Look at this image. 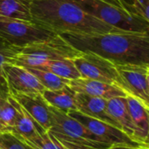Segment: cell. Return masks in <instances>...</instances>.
I'll return each mask as SVG.
<instances>
[{
	"label": "cell",
	"instance_id": "1",
	"mask_svg": "<svg viewBox=\"0 0 149 149\" xmlns=\"http://www.w3.org/2000/svg\"><path fill=\"white\" fill-rule=\"evenodd\" d=\"M59 35L80 52L97 54L115 65L149 64V33L121 31L83 35L63 32Z\"/></svg>",
	"mask_w": 149,
	"mask_h": 149
},
{
	"label": "cell",
	"instance_id": "2",
	"mask_svg": "<svg viewBox=\"0 0 149 149\" xmlns=\"http://www.w3.org/2000/svg\"><path fill=\"white\" fill-rule=\"evenodd\" d=\"M31 14L33 20L58 34L96 35L124 31L91 16L72 0H31Z\"/></svg>",
	"mask_w": 149,
	"mask_h": 149
},
{
	"label": "cell",
	"instance_id": "3",
	"mask_svg": "<svg viewBox=\"0 0 149 149\" xmlns=\"http://www.w3.org/2000/svg\"><path fill=\"white\" fill-rule=\"evenodd\" d=\"M50 114L51 127L48 133L65 149L110 148L66 113L50 106Z\"/></svg>",
	"mask_w": 149,
	"mask_h": 149
},
{
	"label": "cell",
	"instance_id": "4",
	"mask_svg": "<svg viewBox=\"0 0 149 149\" xmlns=\"http://www.w3.org/2000/svg\"><path fill=\"white\" fill-rule=\"evenodd\" d=\"M83 10L124 31L149 33V22L103 0H72Z\"/></svg>",
	"mask_w": 149,
	"mask_h": 149
},
{
	"label": "cell",
	"instance_id": "5",
	"mask_svg": "<svg viewBox=\"0 0 149 149\" xmlns=\"http://www.w3.org/2000/svg\"><path fill=\"white\" fill-rule=\"evenodd\" d=\"M58 33L35 21L0 16V37L17 48L50 39Z\"/></svg>",
	"mask_w": 149,
	"mask_h": 149
},
{
	"label": "cell",
	"instance_id": "6",
	"mask_svg": "<svg viewBox=\"0 0 149 149\" xmlns=\"http://www.w3.org/2000/svg\"><path fill=\"white\" fill-rule=\"evenodd\" d=\"M72 61L81 78L113 85L123 90L114 63L92 52H81Z\"/></svg>",
	"mask_w": 149,
	"mask_h": 149
},
{
	"label": "cell",
	"instance_id": "7",
	"mask_svg": "<svg viewBox=\"0 0 149 149\" xmlns=\"http://www.w3.org/2000/svg\"><path fill=\"white\" fill-rule=\"evenodd\" d=\"M67 114L78 120L79 123H81L92 134L97 136L100 140H101L110 148H149L148 145H145L133 140L121 129L107 122L88 117L77 110L69 111Z\"/></svg>",
	"mask_w": 149,
	"mask_h": 149
},
{
	"label": "cell",
	"instance_id": "8",
	"mask_svg": "<svg viewBox=\"0 0 149 149\" xmlns=\"http://www.w3.org/2000/svg\"><path fill=\"white\" fill-rule=\"evenodd\" d=\"M123 90L149 107V64L115 65Z\"/></svg>",
	"mask_w": 149,
	"mask_h": 149
},
{
	"label": "cell",
	"instance_id": "9",
	"mask_svg": "<svg viewBox=\"0 0 149 149\" xmlns=\"http://www.w3.org/2000/svg\"><path fill=\"white\" fill-rule=\"evenodd\" d=\"M80 53L58 34L45 41L20 48L17 55L38 60H57L73 59Z\"/></svg>",
	"mask_w": 149,
	"mask_h": 149
},
{
	"label": "cell",
	"instance_id": "10",
	"mask_svg": "<svg viewBox=\"0 0 149 149\" xmlns=\"http://www.w3.org/2000/svg\"><path fill=\"white\" fill-rule=\"evenodd\" d=\"M10 95L31 118L39 134L48 132L51 127L50 106L41 93H10Z\"/></svg>",
	"mask_w": 149,
	"mask_h": 149
},
{
	"label": "cell",
	"instance_id": "11",
	"mask_svg": "<svg viewBox=\"0 0 149 149\" xmlns=\"http://www.w3.org/2000/svg\"><path fill=\"white\" fill-rule=\"evenodd\" d=\"M2 72L7 81L10 93H42L45 87L26 68L6 63Z\"/></svg>",
	"mask_w": 149,
	"mask_h": 149
},
{
	"label": "cell",
	"instance_id": "12",
	"mask_svg": "<svg viewBox=\"0 0 149 149\" xmlns=\"http://www.w3.org/2000/svg\"><path fill=\"white\" fill-rule=\"evenodd\" d=\"M107 111L113 120L120 125L124 131L133 140L148 145V138L146 137L134 125L128 113L126 97H115L107 100Z\"/></svg>",
	"mask_w": 149,
	"mask_h": 149
},
{
	"label": "cell",
	"instance_id": "13",
	"mask_svg": "<svg viewBox=\"0 0 149 149\" xmlns=\"http://www.w3.org/2000/svg\"><path fill=\"white\" fill-rule=\"evenodd\" d=\"M68 86L75 93H85L87 95L102 98L107 100L115 97L127 96L126 92L116 86L89 79L79 78L69 80Z\"/></svg>",
	"mask_w": 149,
	"mask_h": 149
},
{
	"label": "cell",
	"instance_id": "14",
	"mask_svg": "<svg viewBox=\"0 0 149 149\" xmlns=\"http://www.w3.org/2000/svg\"><path fill=\"white\" fill-rule=\"evenodd\" d=\"M75 102L77 111H79V113L88 117L107 122L121 129L120 125L108 113L107 100L87 95L85 93H75Z\"/></svg>",
	"mask_w": 149,
	"mask_h": 149
},
{
	"label": "cell",
	"instance_id": "15",
	"mask_svg": "<svg viewBox=\"0 0 149 149\" xmlns=\"http://www.w3.org/2000/svg\"><path fill=\"white\" fill-rule=\"evenodd\" d=\"M49 106L55 107L64 113L77 110L75 102V92L66 86L58 90L45 89L41 93Z\"/></svg>",
	"mask_w": 149,
	"mask_h": 149
},
{
	"label": "cell",
	"instance_id": "16",
	"mask_svg": "<svg viewBox=\"0 0 149 149\" xmlns=\"http://www.w3.org/2000/svg\"><path fill=\"white\" fill-rule=\"evenodd\" d=\"M9 99L16 110V117L11 133H13L16 136L25 140L31 139L38 134L39 132L34 121L24 110V108L11 97L10 93Z\"/></svg>",
	"mask_w": 149,
	"mask_h": 149
},
{
	"label": "cell",
	"instance_id": "17",
	"mask_svg": "<svg viewBox=\"0 0 149 149\" xmlns=\"http://www.w3.org/2000/svg\"><path fill=\"white\" fill-rule=\"evenodd\" d=\"M126 103L133 122L137 128L148 138L149 107L131 95L126 96Z\"/></svg>",
	"mask_w": 149,
	"mask_h": 149
},
{
	"label": "cell",
	"instance_id": "18",
	"mask_svg": "<svg viewBox=\"0 0 149 149\" xmlns=\"http://www.w3.org/2000/svg\"><path fill=\"white\" fill-rule=\"evenodd\" d=\"M31 0H0V16L23 20H33Z\"/></svg>",
	"mask_w": 149,
	"mask_h": 149
},
{
	"label": "cell",
	"instance_id": "19",
	"mask_svg": "<svg viewBox=\"0 0 149 149\" xmlns=\"http://www.w3.org/2000/svg\"><path fill=\"white\" fill-rule=\"evenodd\" d=\"M26 68L31 74H33L38 82L45 87L46 90H58L66 86H68L69 80L60 78L48 71L40 70L36 68L31 67H24Z\"/></svg>",
	"mask_w": 149,
	"mask_h": 149
},
{
	"label": "cell",
	"instance_id": "20",
	"mask_svg": "<svg viewBox=\"0 0 149 149\" xmlns=\"http://www.w3.org/2000/svg\"><path fill=\"white\" fill-rule=\"evenodd\" d=\"M20 141L33 149H65L63 148L48 132L38 134L36 136L25 140L17 137Z\"/></svg>",
	"mask_w": 149,
	"mask_h": 149
},
{
	"label": "cell",
	"instance_id": "21",
	"mask_svg": "<svg viewBox=\"0 0 149 149\" xmlns=\"http://www.w3.org/2000/svg\"><path fill=\"white\" fill-rule=\"evenodd\" d=\"M15 117H16L15 107L10 102V99L8 98L0 109V123L3 131L11 132L14 126Z\"/></svg>",
	"mask_w": 149,
	"mask_h": 149
},
{
	"label": "cell",
	"instance_id": "22",
	"mask_svg": "<svg viewBox=\"0 0 149 149\" xmlns=\"http://www.w3.org/2000/svg\"><path fill=\"white\" fill-rule=\"evenodd\" d=\"M0 148L27 149V145L20 141L13 133L9 131H0Z\"/></svg>",
	"mask_w": 149,
	"mask_h": 149
},
{
	"label": "cell",
	"instance_id": "23",
	"mask_svg": "<svg viewBox=\"0 0 149 149\" xmlns=\"http://www.w3.org/2000/svg\"><path fill=\"white\" fill-rule=\"evenodd\" d=\"M20 48L11 45L6 40L0 37V72L4 64L9 63L19 52Z\"/></svg>",
	"mask_w": 149,
	"mask_h": 149
},
{
	"label": "cell",
	"instance_id": "24",
	"mask_svg": "<svg viewBox=\"0 0 149 149\" xmlns=\"http://www.w3.org/2000/svg\"><path fill=\"white\" fill-rule=\"evenodd\" d=\"M133 13L149 22V0H134Z\"/></svg>",
	"mask_w": 149,
	"mask_h": 149
},
{
	"label": "cell",
	"instance_id": "25",
	"mask_svg": "<svg viewBox=\"0 0 149 149\" xmlns=\"http://www.w3.org/2000/svg\"><path fill=\"white\" fill-rule=\"evenodd\" d=\"M10 96V89L7 84V81L3 74V72H0V109L3 106V104L7 100V99ZM0 131H3L2 126L0 123Z\"/></svg>",
	"mask_w": 149,
	"mask_h": 149
},
{
	"label": "cell",
	"instance_id": "26",
	"mask_svg": "<svg viewBox=\"0 0 149 149\" xmlns=\"http://www.w3.org/2000/svg\"><path fill=\"white\" fill-rule=\"evenodd\" d=\"M119 3L121 5L122 8L127 10V11L133 13V4H134V0H117ZM134 14V13H133Z\"/></svg>",
	"mask_w": 149,
	"mask_h": 149
},
{
	"label": "cell",
	"instance_id": "27",
	"mask_svg": "<svg viewBox=\"0 0 149 149\" xmlns=\"http://www.w3.org/2000/svg\"><path fill=\"white\" fill-rule=\"evenodd\" d=\"M107 149H149V148H132V147H118V148H109Z\"/></svg>",
	"mask_w": 149,
	"mask_h": 149
},
{
	"label": "cell",
	"instance_id": "28",
	"mask_svg": "<svg viewBox=\"0 0 149 149\" xmlns=\"http://www.w3.org/2000/svg\"><path fill=\"white\" fill-rule=\"evenodd\" d=\"M103 1H106V2H107V3H112V4H114V5H117V6H119V7H121V5L119 3V2L117 1V0H103ZM122 8V7H121ZM124 9V8H123Z\"/></svg>",
	"mask_w": 149,
	"mask_h": 149
},
{
	"label": "cell",
	"instance_id": "29",
	"mask_svg": "<svg viewBox=\"0 0 149 149\" xmlns=\"http://www.w3.org/2000/svg\"><path fill=\"white\" fill-rule=\"evenodd\" d=\"M27 149H33V148H31V147H29V146H27Z\"/></svg>",
	"mask_w": 149,
	"mask_h": 149
},
{
	"label": "cell",
	"instance_id": "30",
	"mask_svg": "<svg viewBox=\"0 0 149 149\" xmlns=\"http://www.w3.org/2000/svg\"><path fill=\"white\" fill-rule=\"evenodd\" d=\"M0 149H1V148H0Z\"/></svg>",
	"mask_w": 149,
	"mask_h": 149
}]
</instances>
